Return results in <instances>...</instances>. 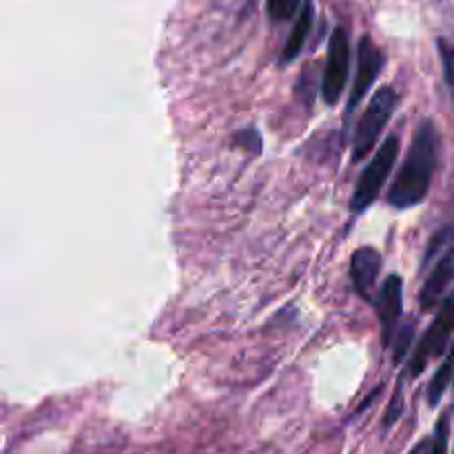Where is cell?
Listing matches in <instances>:
<instances>
[{
  "mask_svg": "<svg viewBox=\"0 0 454 454\" xmlns=\"http://www.w3.org/2000/svg\"><path fill=\"white\" fill-rule=\"evenodd\" d=\"M384 65L386 58L384 53H381V49L375 44V40H372L371 35H362V40H359L357 44V75H355L353 91H350L348 105H346V120H348L350 115H353V111L362 105L366 93L371 91L375 80L380 78Z\"/></svg>",
  "mask_w": 454,
  "mask_h": 454,
  "instance_id": "6",
  "label": "cell"
},
{
  "mask_svg": "<svg viewBox=\"0 0 454 454\" xmlns=\"http://www.w3.org/2000/svg\"><path fill=\"white\" fill-rule=\"evenodd\" d=\"M350 71V40L346 29L337 27L328 40L326 65L322 75V98L326 105H335L346 89Z\"/></svg>",
  "mask_w": 454,
  "mask_h": 454,
  "instance_id": "5",
  "label": "cell"
},
{
  "mask_svg": "<svg viewBox=\"0 0 454 454\" xmlns=\"http://www.w3.org/2000/svg\"><path fill=\"white\" fill-rule=\"evenodd\" d=\"M412 333H415V324H406V326L402 328V333L399 335H395V362H402L403 357H406L408 353V346H411L412 341Z\"/></svg>",
  "mask_w": 454,
  "mask_h": 454,
  "instance_id": "16",
  "label": "cell"
},
{
  "mask_svg": "<svg viewBox=\"0 0 454 454\" xmlns=\"http://www.w3.org/2000/svg\"><path fill=\"white\" fill-rule=\"evenodd\" d=\"M399 105V93L393 87H381L377 89L372 100L368 102L366 111L359 118L357 129H355V140H353V162H362L372 146L380 140L381 131L386 129L388 120L393 118L395 109Z\"/></svg>",
  "mask_w": 454,
  "mask_h": 454,
  "instance_id": "2",
  "label": "cell"
},
{
  "mask_svg": "<svg viewBox=\"0 0 454 454\" xmlns=\"http://www.w3.org/2000/svg\"><path fill=\"white\" fill-rule=\"evenodd\" d=\"M452 242H454V217L433 235V239L428 242V248H426L424 264H430V262H433V257L439 255L443 247H450Z\"/></svg>",
  "mask_w": 454,
  "mask_h": 454,
  "instance_id": "13",
  "label": "cell"
},
{
  "mask_svg": "<svg viewBox=\"0 0 454 454\" xmlns=\"http://www.w3.org/2000/svg\"><path fill=\"white\" fill-rule=\"evenodd\" d=\"M235 142H238V145H242L244 149H253L255 153H260L262 151V140H260V136L253 131V129H247V131L238 133V136H235Z\"/></svg>",
  "mask_w": 454,
  "mask_h": 454,
  "instance_id": "18",
  "label": "cell"
},
{
  "mask_svg": "<svg viewBox=\"0 0 454 454\" xmlns=\"http://www.w3.org/2000/svg\"><path fill=\"white\" fill-rule=\"evenodd\" d=\"M380 270L381 255L377 248L362 247L353 253V257H350V282H353L355 293H357L362 300L375 301L372 300V291H375L377 286Z\"/></svg>",
  "mask_w": 454,
  "mask_h": 454,
  "instance_id": "8",
  "label": "cell"
},
{
  "mask_svg": "<svg viewBox=\"0 0 454 454\" xmlns=\"http://www.w3.org/2000/svg\"><path fill=\"white\" fill-rule=\"evenodd\" d=\"M439 164V131L433 120H424L412 136L408 158L390 184L388 204L395 208H412L430 193L433 176Z\"/></svg>",
  "mask_w": 454,
  "mask_h": 454,
  "instance_id": "1",
  "label": "cell"
},
{
  "mask_svg": "<svg viewBox=\"0 0 454 454\" xmlns=\"http://www.w3.org/2000/svg\"><path fill=\"white\" fill-rule=\"evenodd\" d=\"M301 0H266V13L273 22H286L300 9Z\"/></svg>",
  "mask_w": 454,
  "mask_h": 454,
  "instance_id": "14",
  "label": "cell"
},
{
  "mask_svg": "<svg viewBox=\"0 0 454 454\" xmlns=\"http://www.w3.org/2000/svg\"><path fill=\"white\" fill-rule=\"evenodd\" d=\"M454 282V248L446 253L442 260L437 262V266L433 269V273L426 279L424 288L419 293V304L424 310H433L434 306L442 301L446 288Z\"/></svg>",
  "mask_w": 454,
  "mask_h": 454,
  "instance_id": "9",
  "label": "cell"
},
{
  "mask_svg": "<svg viewBox=\"0 0 454 454\" xmlns=\"http://www.w3.org/2000/svg\"><path fill=\"white\" fill-rule=\"evenodd\" d=\"M448 433H450V415H443L437 421L433 437L424 439L412 454H446L448 450Z\"/></svg>",
  "mask_w": 454,
  "mask_h": 454,
  "instance_id": "12",
  "label": "cell"
},
{
  "mask_svg": "<svg viewBox=\"0 0 454 454\" xmlns=\"http://www.w3.org/2000/svg\"><path fill=\"white\" fill-rule=\"evenodd\" d=\"M450 355H454V346H452V350H450Z\"/></svg>",
  "mask_w": 454,
  "mask_h": 454,
  "instance_id": "19",
  "label": "cell"
},
{
  "mask_svg": "<svg viewBox=\"0 0 454 454\" xmlns=\"http://www.w3.org/2000/svg\"><path fill=\"white\" fill-rule=\"evenodd\" d=\"M310 27H313V3H310V0H306L304 7H301L300 18H297L295 27H293L291 35H288L286 44H284L279 60L293 62L297 56H300L301 49H304V44H306V38H309V34H310Z\"/></svg>",
  "mask_w": 454,
  "mask_h": 454,
  "instance_id": "10",
  "label": "cell"
},
{
  "mask_svg": "<svg viewBox=\"0 0 454 454\" xmlns=\"http://www.w3.org/2000/svg\"><path fill=\"white\" fill-rule=\"evenodd\" d=\"M439 53H442L443 62V75H446L448 87L454 91V44L448 43V40H439Z\"/></svg>",
  "mask_w": 454,
  "mask_h": 454,
  "instance_id": "15",
  "label": "cell"
},
{
  "mask_svg": "<svg viewBox=\"0 0 454 454\" xmlns=\"http://www.w3.org/2000/svg\"><path fill=\"white\" fill-rule=\"evenodd\" d=\"M399 158V136H388L381 146L377 149V153L372 155V160L368 162V167L364 168L362 177H359L357 186H355L353 200H350V211L353 213H364L377 198H380L381 189L388 182L390 173H393L395 162Z\"/></svg>",
  "mask_w": 454,
  "mask_h": 454,
  "instance_id": "3",
  "label": "cell"
},
{
  "mask_svg": "<svg viewBox=\"0 0 454 454\" xmlns=\"http://www.w3.org/2000/svg\"><path fill=\"white\" fill-rule=\"evenodd\" d=\"M402 408H403V388H402V381H399L397 390H395L393 402H390V408L386 411V417H384L386 428H390V426L399 419V415H402Z\"/></svg>",
  "mask_w": 454,
  "mask_h": 454,
  "instance_id": "17",
  "label": "cell"
},
{
  "mask_svg": "<svg viewBox=\"0 0 454 454\" xmlns=\"http://www.w3.org/2000/svg\"><path fill=\"white\" fill-rule=\"evenodd\" d=\"M454 333V293L450 297H446L439 309L437 317L433 319V324L428 326L426 335L421 337L419 346L412 353V359L408 362V371L412 377H419L426 371V366L430 364V359L439 357L443 353V348L448 346Z\"/></svg>",
  "mask_w": 454,
  "mask_h": 454,
  "instance_id": "4",
  "label": "cell"
},
{
  "mask_svg": "<svg viewBox=\"0 0 454 454\" xmlns=\"http://www.w3.org/2000/svg\"><path fill=\"white\" fill-rule=\"evenodd\" d=\"M452 377H454V355H448V357L443 359L442 366H439V371L434 372L433 381H430V386H428L430 406H439V402H442L443 395H446L448 386H450Z\"/></svg>",
  "mask_w": 454,
  "mask_h": 454,
  "instance_id": "11",
  "label": "cell"
},
{
  "mask_svg": "<svg viewBox=\"0 0 454 454\" xmlns=\"http://www.w3.org/2000/svg\"><path fill=\"white\" fill-rule=\"evenodd\" d=\"M377 315H380L381 324V337H384V346L388 348L395 341V333H397V322L402 317L403 309V282L399 275H390L381 286L380 295L375 300Z\"/></svg>",
  "mask_w": 454,
  "mask_h": 454,
  "instance_id": "7",
  "label": "cell"
}]
</instances>
